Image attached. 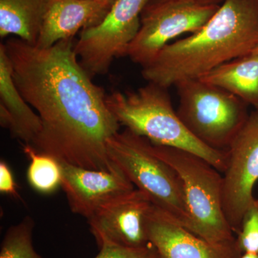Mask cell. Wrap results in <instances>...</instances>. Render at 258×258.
Returning <instances> with one entry per match:
<instances>
[{
    "instance_id": "obj_1",
    "label": "cell",
    "mask_w": 258,
    "mask_h": 258,
    "mask_svg": "<svg viewBox=\"0 0 258 258\" xmlns=\"http://www.w3.org/2000/svg\"><path fill=\"white\" fill-rule=\"evenodd\" d=\"M73 40L45 49L20 38L5 42L15 84L41 120L31 145L60 161L111 171L115 164L107 141L120 125L107 106L104 89L80 63Z\"/></svg>"
},
{
    "instance_id": "obj_2",
    "label": "cell",
    "mask_w": 258,
    "mask_h": 258,
    "mask_svg": "<svg viewBox=\"0 0 258 258\" xmlns=\"http://www.w3.org/2000/svg\"><path fill=\"white\" fill-rule=\"evenodd\" d=\"M258 45V0H224L195 33L164 47L142 68L147 82L169 88L200 79L213 70L253 52Z\"/></svg>"
},
{
    "instance_id": "obj_3",
    "label": "cell",
    "mask_w": 258,
    "mask_h": 258,
    "mask_svg": "<svg viewBox=\"0 0 258 258\" xmlns=\"http://www.w3.org/2000/svg\"><path fill=\"white\" fill-rule=\"evenodd\" d=\"M108 109L120 125L153 144L178 148L197 154L220 173L227 166V151L211 149L185 127L173 107L169 88L148 82L136 91L106 94Z\"/></svg>"
},
{
    "instance_id": "obj_4",
    "label": "cell",
    "mask_w": 258,
    "mask_h": 258,
    "mask_svg": "<svg viewBox=\"0 0 258 258\" xmlns=\"http://www.w3.org/2000/svg\"><path fill=\"white\" fill-rule=\"evenodd\" d=\"M149 139L125 128L107 141L112 162L151 203L190 232L192 222L182 181L176 171L153 152Z\"/></svg>"
},
{
    "instance_id": "obj_5",
    "label": "cell",
    "mask_w": 258,
    "mask_h": 258,
    "mask_svg": "<svg viewBox=\"0 0 258 258\" xmlns=\"http://www.w3.org/2000/svg\"><path fill=\"white\" fill-rule=\"evenodd\" d=\"M152 148L182 181L192 222L191 232L215 245L235 244L237 238L222 210V173L203 158L187 151L153 144Z\"/></svg>"
},
{
    "instance_id": "obj_6",
    "label": "cell",
    "mask_w": 258,
    "mask_h": 258,
    "mask_svg": "<svg viewBox=\"0 0 258 258\" xmlns=\"http://www.w3.org/2000/svg\"><path fill=\"white\" fill-rule=\"evenodd\" d=\"M175 87L176 113L191 135L211 149L227 150L248 118V105L200 79L181 81Z\"/></svg>"
},
{
    "instance_id": "obj_7",
    "label": "cell",
    "mask_w": 258,
    "mask_h": 258,
    "mask_svg": "<svg viewBox=\"0 0 258 258\" xmlns=\"http://www.w3.org/2000/svg\"><path fill=\"white\" fill-rule=\"evenodd\" d=\"M149 1L116 0L101 23L81 32L75 52L91 78L106 74L114 59L126 56Z\"/></svg>"
},
{
    "instance_id": "obj_8",
    "label": "cell",
    "mask_w": 258,
    "mask_h": 258,
    "mask_svg": "<svg viewBox=\"0 0 258 258\" xmlns=\"http://www.w3.org/2000/svg\"><path fill=\"white\" fill-rule=\"evenodd\" d=\"M220 5L180 2L144 9L140 30L129 45L126 56L134 63L145 67L171 40L199 31Z\"/></svg>"
},
{
    "instance_id": "obj_9",
    "label": "cell",
    "mask_w": 258,
    "mask_h": 258,
    "mask_svg": "<svg viewBox=\"0 0 258 258\" xmlns=\"http://www.w3.org/2000/svg\"><path fill=\"white\" fill-rule=\"evenodd\" d=\"M227 164L222 173V207L234 233H238L249 208L255 203L253 189L258 181V110L227 149Z\"/></svg>"
},
{
    "instance_id": "obj_10",
    "label": "cell",
    "mask_w": 258,
    "mask_h": 258,
    "mask_svg": "<svg viewBox=\"0 0 258 258\" xmlns=\"http://www.w3.org/2000/svg\"><path fill=\"white\" fill-rule=\"evenodd\" d=\"M152 205L147 195L135 189L95 212L87 220L98 247L113 244L144 248L152 245L147 220Z\"/></svg>"
},
{
    "instance_id": "obj_11",
    "label": "cell",
    "mask_w": 258,
    "mask_h": 258,
    "mask_svg": "<svg viewBox=\"0 0 258 258\" xmlns=\"http://www.w3.org/2000/svg\"><path fill=\"white\" fill-rule=\"evenodd\" d=\"M61 188L73 213L86 219L105 205L132 192L134 185L116 165L111 171L93 170L60 161Z\"/></svg>"
},
{
    "instance_id": "obj_12",
    "label": "cell",
    "mask_w": 258,
    "mask_h": 258,
    "mask_svg": "<svg viewBox=\"0 0 258 258\" xmlns=\"http://www.w3.org/2000/svg\"><path fill=\"white\" fill-rule=\"evenodd\" d=\"M149 240L156 258H240L237 244L215 245L174 222L154 205L147 220Z\"/></svg>"
},
{
    "instance_id": "obj_13",
    "label": "cell",
    "mask_w": 258,
    "mask_h": 258,
    "mask_svg": "<svg viewBox=\"0 0 258 258\" xmlns=\"http://www.w3.org/2000/svg\"><path fill=\"white\" fill-rule=\"evenodd\" d=\"M111 4L91 0H51L35 46L49 48L101 23Z\"/></svg>"
},
{
    "instance_id": "obj_14",
    "label": "cell",
    "mask_w": 258,
    "mask_h": 258,
    "mask_svg": "<svg viewBox=\"0 0 258 258\" xmlns=\"http://www.w3.org/2000/svg\"><path fill=\"white\" fill-rule=\"evenodd\" d=\"M0 105L8 110L13 118L12 136L31 144L41 131V120L17 87L11 61L3 43L0 45Z\"/></svg>"
},
{
    "instance_id": "obj_15",
    "label": "cell",
    "mask_w": 258,
    "mask_h": 258,
    "mask_svg": "<svg viewBox=\"0 0 258 258\" xmlns=\"http://www.w3.org/2000/svg\"><path fill=\"white\" fill-rule=\"evenodd\" d=\"M200 79L223 88L258 110V55L250 53L231 60Z\"/></svg>"
},
{
    "instance_id": "obj_16",
    "label": "cell",
    "mask_w": 258,
    "mask_h": 258,
    "mask_svg": "<svg viewBox=\"0 0 258 258\" xmlns=\"http://www.w3.org/2000/svg\"><path fill=\"white\" fill-rule=\"evenodd\" d=\"M51 0H0V37L36 45Z\"/></svg>"
},
{
    "instance_id": "obj_17",
    "label": "cell",
    "mask_w": 258,
    "mask_h": 258,
    "mask_svg": "<svg viewBox=\"0 0 258 258\" xmlns=\"http://www.w3.org/2000/svg\"><path fill=\"white\" fill-rule=\"evenodd\" d=\"M23 149L30 161L27 179L32 189L43 195H50L61 187L62 176L60 161L38 152L31 144H24Z\"/></svg>"
},
{
    "instance_id": "obj_18",
    "label": "cell",
    "mask_w": 258,
    "mask_h": 258,
    "mask_svg": "<svg viewBox=\"0 0 258 258\" xmlns=\"http://www.w3.org/2000/svg\"><path fill=\"white\" fill-rule=\"evenodd\" d=\"M34 227L35 222L30 216L11 226L2 241L0 258H45L37 253L34 247Z\"/></svg>"
},
{
    "instance_id": "obj_19",
    "label": "cell",
    "mask_w": 258,
    "mask_h": 258,
    "mask_svg": "<svg viewBox=\"0 0 258 258\" xmlns=\"http://www.w3.org/2000/svg\"><path fill=\"white\" fill-rule=\"evenodd\" d=\"M237 242L243 253L258 254V207L255 203L249 209L242 221Z\"/></svg>"
},
{
    "instance_id": "obj_20",
    "label": "cell",
    "mask_w": 258,
    "mask_h": 258,
    "mask_svg": "<svg viewBox=\"0 0 258 258\" xmlns=\"http://www.w3.org/2000/svg\"><path fill=\"white\" fill-rule=\"evenodd\" d=\"M95 258H156L152 245L144 248H129L113 244H103Z\"/></svg>"
},
{
    "instance_id": "obj_21",
    "label": "cell",
    "mask_w": 258,
    "mask_h": 258,
    "mask_svg": "<svg viewBox=\"0 0 258 258\" xmlns=\"http://www.w3.org/2000/svg\"><path fill=\"white\" fill-rule=\"evenodd\" d=\"M0 191L12 198L20 199L13 171L4 160L0 161Z\"/></svg>"
},
{
    "instance_id": "obj_22",
    "label": "cell",
    "mask_w": 258,
    "mask_h": 258,
    "mask_svg": "<svg viewBox=\"0 0 258 258\" xmlns=\"http://www.w3.org/2000/svg\"><path fill=\"white\" fill-rule=\"evenodd\" d=\"M223 1L224 0H149L145 9H151V8H155V7L161 5L167 4V3H180V2L203 5H221Z\"/></svg>"
},
{
    "instance_id": "obj_23",
    "label": "cell",
    "mask_w": 258,
    "mask_h": 258,
    "mask_svg": "<svg viewBox=\"0 0 258 258\" xmlns=\"http://www.w3.org/2000/svg\"><path fill=\"white\" fill-rule=\"evenodd\" d=\"M240 258H258V254L245 252V253L242 254Z\"/></svg>"
},
{
    "instance_id": "obj_24",
    "label": "cell",
    "mask_w": 258,
    "mask_h": 258,
    "mask_svg": "<svg viewBox=\"0 0 258 258\" xmlns=\"http://www.w3.org/2000/svg\"><path fill=\"white\" fill-rule=\"evenodd\" d=\"M91 1L99 2V3H108L113 5L116 0H91Z\"/></svg>"
},
{
    "instance_id": "obj_25",
    "label": "cell",
    "mask_w": 258,
    "mask_h": 258,
    "mask_svg": "<svg viewBox=\"0 0 258 258\" xmlns=\"http://www.w3.org/2000/svg\"><path fill=\"white\" fill-rule=\"evenodd\" d=\"M252 53L256 54V55H258V45L257 47H256V48L254 49L253 50V52H252Z\"/></svg>"
},
{
    "instance_id": "obj_26",
    "label": "cell",
    "mask_w": 258,
    "mask_h": 258,
    "mask_svg": "<svg viewBox=\"0 0 258 258\" xmlns=\"http://www.w3.org/2000/svg\"><path fill=\"white\" fill-rule=\"evenodd\" d=\"M256 204H257V207H258V198L256 199Z\"/></svg>"
}]
</instances>
